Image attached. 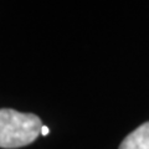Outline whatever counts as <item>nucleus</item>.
<instances>
[{
	"instance_id": "nucleus-1",
	"label": "nucleus",
	"mask_w": 149,
	"mask_h": 149,
	"mask_svg": "<svg viewBox=\"0 0 149 149\" xmlns=\"http://www.w3.org/2000/svg\"><path fill=\"white\" fill-rule=\"evenodd\" d=\"M42 123L36 114L0 109V148L14 149L30 144L41 134Z\"/></svg>"
},
{
	"instance_id": "nucleus-2",
	"label": "nucleus",
	"mask_w": 149,
	"mask_h": 149,
	"mask_svg": "<svg viewBox=\"0 0 149 149\" xmlns=\"http://www.w3.org/2000/svg\"><path fill=\"white\" fill-rule=\"evenodd\" d=\"M119 149H149V122L129 133L123 139Z\"/></svg>"
},
{
	"instance_id": "nucleus-3",
	"label": "nucleus",
	"mask_w": 149,
	"mask_h": 149,
	"mask_svg": "<svg viewBox=\"0 0 149 149\" xmlns=\"http://www.w3.org/2000/svg\"><path fill=\"white\" fill-rule=\"evenodd\" d=\"M49 132H50V129L47 127H45V125H42V128H41V134H42V136H47Z\"/></svg>"
}]
</instances>
